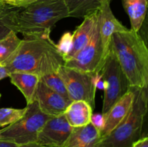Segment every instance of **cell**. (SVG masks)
<instances>
[{
	"label": "cell",
	"mask_w": 148,
	"mask_h": 147,
	"mask_svg": "<svg viewBox=\"0 0 148 147\" xmlns=\"http://www.w3.org/2000/svg\"><path fill=\"white\" fill-rule=\"evenodd\" d=\"M63 64V56L50 37H33L21 40L15 51L1 66H5L10 74L25 72L40 78L57 71Z\"/></svg>",
	"instance_id": "obj_1"
},
{
	"label": "cell",
	"mask_w": 148,
	"mask_h": 147,
	"mask_svg": "<svg viewBox=\"0 0 148 147\" xmlns=\"http://www.w3.org/2000/svg\"><path fill=\"white\" fill-rule=\"evenodd\" d=\"M110 48L116 56L130 86L147 88L148 50L139 33L131 29L114 33Z\"/></svg>",
	"instance_id": "obj_2"
},
{
	"label": "cell",
	"mask_w": 148,
	"mask_h": 147,
	"mask_svg": "<svg viewBox=\"0 0 148 147\" xmlns=\"http://www.w3.org/2000/svg\"><path fill=\"white\" fill-rule=\"evenodd\" d=\"M66 17L69 12L64 0L36 1L16 14L14 31L24 38H49L54 24Z\"/></svg>",
	"instance_id": "obj_3"
},
{
	"label": "cell",
	"mask_w": 148,
	"mask_h": 147,
	"mask_svg": "<svg viewBox=\"0 0 148 147\" xmlns=\"http://www.w3.org/2000/svg\"><path fill=\"white\" fill-rule=\"evenodd\" d=\"M134 92L132 106L127 116L95 147H132L142 138L143 124L147 112V88L131 86Z\"/></svg>",
	"instance_id": "obj_4"
},
{
	"label": "cell",
	"mask_w": 148,
	"mask_h": 147,
	"mask_svg": "<svg viewBox=\"0 0 148 147\" xmlns=\"http://www.w3.org/2000/svg\"><path fill=\"white\" fill-rule=\"evenodd\" d=\"M26 108L27 110L21 119L0 129V141L17 145L36 142L39 131L50 116L42 112L35 101Z\"/></svg>",
	"instance_id": "obj_5"
},
{
	"label": "cell",
	"mask_w": 148,
	"mask_h": 147,
	"mask_svg": "<svg viewBox=\"0 0 148 147\" xmlns=\"http://www.w3.org/2000/svg\"><path fill=\"white\" fill-rule=\"evenodd\" d=\"M98 76L103 83L102 114L104 115L131 87L116 56L111 48L101 66Z\"/></svg>",
	"instance_id": "obj_6"
},
{
	"label": "cell",
	"mask_w": 148,
	"mask_h": 147,
	"mask_svg": "<svg viewBox=\"0 0 148 147\" xmlns=\"http://www.w3.org/2000/svg\"><path fill=\"white\" fill-rule=\"evenodd\" d=\"M57 73L64 84L69 99L85 101L94 110L99 76L67 67L64 64L58 69Z\"/></svg>",
	"instance_id": "obj_7"
},
{
	"label": "cell",
	"mask_w": 148,
	"mask_h": 147,
	"mask_svg": "<svg viewBox=\"0 0 148 147\" xmlns=\"http://www.w3.org/2000/svg\"><path fill=\"white\" fill-rule=\"evenodd\" d=\"M103 63V47L98 22L87 44L74 57L65 61L64 66L98 76Z\"/></svg>",
	"instance_id": "obj_8"
},
{
	"label": "cell",
	"mask_w": 148,
	"mask_h": 147,
	"mask_svg": "<svg viewBox=\"0 0 148 147\" xmlns=\"http://www.w3.org/2000/svg\"><path fill=\"white\" fill-rule=\"evenodd\" d=\"M72 128L64 114L50 117L39 131L36 143L44 147H62Z\"/></svg>",
	"instance_id": "obj_9"
},
{
	"label": "cell",
	"mask_w": 148,
	"mask_h": 147,
	"mask_svg": "<svg viewBox=\"0 0 148 147\" xmlns=\"http://www.w3.org/2000/svg\"><path fill=\"white\" fill-rule=\"evenodd\" d=\"M33 100L36 102L42 112L50 117L63 115L72 102L51 89L40 80L38 84Z\"/></svg>",
	"instance_id": "obj_10"
},
{
	"label": "cell",
	"mask_w": 148,
	"mask_h": 147,
	"mask_svg": "<svg viewBox=\"0 0 148 147\" xmlns=\"http://www.w3.org/2000/svg\"><path fill=\"white\" fill-rule=\"evenodd\" d=\"M111 1L106 0L98 10V26L103 47V61L110 49L111 36L115 33H120L128 30L114 16L111 9Z\"/></svg>",
	"instance_id": "obj_11"
},
{
	"label": "cell",
	"mask_w": 148,
	"mask_h": 147,
	"mask_svg": "<svg viewBox=\"0 0 148 147\" xmlns=\"http://www.w3.org/2000/svg\"><path fill=\"white\" fill-rule=\"evenodd\" d=\"M134 92L130 89L120 98L108 112L104 114V125L101 131V138L106 136L111 132L127 116L132 106L134 101Z\"/></svg>",
	"instance_id": "obj_12"
},
{
	"label": "cell",
	"mask_w": 148,
	"mask_h": 147,
	"mask_svg": "<svg viewBox=\"0 0 148 147\" xmlns=\"http://www.w3.org/2000/svg\"><path fill=\"white\" fill-rule=\"evenodd\" d=\"M98 10L84 17L83 22L74 31L72 47L68 54L64 58V61L74 57L90 40L98 22Z\"/></svg>",
	"instance_id": "obj_13"
},
{
	"label": "cell",
	"mask_w": 148,
	"mask_h": 147,
	"mask_svg": "<svg viewBox=\"0 0 148 147\" xmlns=\"http://www.w3.org/2000/svg\"><path fill=\"white\" fill-rule=\"evenodd\" d=\"M101 138L100 131L90 122L84 126L72 127L62 147H95Z\"/></svg>",
	"instance_id": "obj_14"
},
{
	"label": "cell",
	"mask_w": 148,
	"mask_h": 147,
	"mask_svg": "<svg viewBox=\"0 0 148 147\" xmlns=\"http://www.w3.org/2000/svg\"><path fill=\"white\" fill-rule=\"evenodd\" d=\"M92 110L90 105L85 101H72L64 115L71 126L81 127L91 122Z\"/></svg>",
	"instance_id": "obj_15"
},
{
	"label": "cell",
	"mask_w": 148,
	"mask_h": 147,
	"mask_svg": "<svg viewBox=\"0 0 148 147\" xmlns=\"http://www.w3.org/2000/svg\"><path fill=\"white\" fill-rule=\"evenodd\" d=\"M12 84L17 86L25 98L27 105L34 102V95L40 77L33 74L12 72L10 74Z\"/></svg>",
	"instance_id": "obj_16"
},
{
	"label": "cell",
	"mask_w": 148,
	"mask_h": 147,
	"mask_svg": "<svg viewBox=\"0 0 148 147\" xmlns=\"http://www.w3.org/2000/svg\"><path fill=\"white\" fill-rule=\"evenodd\" d=\"M122 4L130 18L131 30L138 33L145 20L147 0H122Z\"/></svg>",
	"instance_id": "obj_17"
},
{
	"label": "cell",
	"mask_w": 148,
	"mask_h": 147,
	"mask_svg": "<svg viewBox=\"0 0 148 147\" xmlns=\"http://www.w3.org/2000/svg\"><path fill=\"white\" fill-rule=\"evenodd\" d=\"M105 1L106 0H64L69 17L77 18H84L88 14L98 11Z\"/></svg>",
	"instance_id": "obj_18"
},
{
	"label": "cell",
	"mask_w": 148,
	"mask_h": 147,
	"mask_svg": "<svg viewBox=\"0 0 148 147\" xmlns=\"http://www.w3.org/2000/svg\"><path fill=\"white\" fill-rule=\"evenodd\" d=\"M20 9L10 6L0 9V40L14 31V17Z\"/></svg>",
	"instance_id": "obj_19"
},
{
	"label": "cell",
	"mask_w": 148,
	"mask_h": 147,
	"mask_svg": "<svg viewBox=\"0 0 148 147\" xmlns=\"http://www.w3.org/2000/svg\"><path fill=\"white\" fill-rule=\"evenodd\" d=\"M17 34L14 31H11L0 40V65L4 64L20 45L21 39Z\"/></svg>",
	"instance_id": "obj_20"
},
{
	"label": "cell",
	"mask_w": 148,
	"mask_h": 147,
	"mask_svg": "<svg viewBox=\"0 0 148 147\" xmlns=\"http://www.w3.org/2000/svg\"><path fill=\"white\" fill-rule=\"evenodd\" d=\"M27 108L15 109L12 108H0V128L17 122L24 116Z\"/></svg>",
	"instance_id": "obj_21"
},
{
	"label": "cell",
	"mask_w": 148,
	"mask_h": 147,
	"mask_svg": "<svg viewBox=\"0 0 148 147\" xmlns=\"http://www.w3.org/2000/svg\"><path fill=\"white\" fill-rule=\"evenodd\" d=\"M40 80L55 92L69 99L64 84L58 74L57 71L44 75L40 78Z\"/></svg>",
	"instance_id": "obj_22"
},
{
	"label": "cell",
	"mask_w": 148,
	"mask_h": 147,
	"mask_svg": "<svg viewBox=\"0 0 148 147\" xmlns=\"http://www.w3.org/2000/svg\"><path fill=\"white\" fill-rule=\"evenodd\" d=\"M72 33L66 32L61 37L60 40L57 44H56V48L58 51L61 53L63 59L68 54L72 47Z\"/></svg>",
	"instance_id": "obj_23"
},
{
	"label": "cell",
	"mask_w": 148,
	"mask_h": 147,
	"mask_svg": "<svg viewBox=\"0 0 148 147\" xmlns=\"http://www.w3.org/2000/svg\"><path fill=\"white\" fill-rule=\"evenodd\" d=\"M2 4L16 8H26L37 0H0Z\"/></svg>",
	"instance_id": "obj_24"
},
{
	"label": "cell",
	"mask_w": 148,
	"mask_h": 147,
	"mask_svg": "<svg viewBox=\"0 0 148 147\" xmlns=\"http://www.w3.org/2000/svg\"><path fill=\"white\" fill-rule=\"evenodd\" d=\"M91 123L100 131H102L104 125V117L102 113L99 114H93L92 113L91 117Z\"/></svg>",
	"instance_id": "obj_25"
},
{
	"label": "cell",
	"mask_w": 148,
	"mask_h": 147,
	"mask_svg": "<svg viewBox=\"0 0 148 147\" xmlns=\"http://www.w3.org/2000/svg\"><path fill=\"white\" fill-rule=\"evenodd\" d=\"M133 147H148V138L147 136L142 137L140 140L134 143Z\"/></svg>",
	"instance_id": "obj_26"
},
{
	"label": "cell",
	"mask_w": 148,
	"mask_h": 147,
	"mask_svg": "<svg viewBox=\"0 0 148 147\" xmlns=\"http://www.w3.org/2000/svg\"><path fill=\"white\" fill-rule=\"evenodd\" d=\"M9 76H10V73L5 66L0 65V81L4 79V78L9 77Z\"/></svg>",
	"instance_id": "obj_27"
},
{
	"label": "cell",
	"mask_w": 148,
	"mask_h": 147,
	"mask_svg": "<svg viewBox=\"0 0 148 147\" xmlns=\"http://www.w3.org/2000/svg\"><path fill=\"white\" fill-rule=\"evenodd\" d=\"M18 145L14 143L5 141H0V147H17Z\"/></svg>",
	"instance_id": "obj_28"
},
{
	"label": "cell",
	"mask_w": 148,
	"mask_h": 147,
	"mask_svg": "<svg viewBox=\"0 0 148 147\" xmlns=\"http://www.w3.org/2000/svg\"><path fill=\"white\" fill-rule=\"evenodd\" d=\"M17 147H44L42 146L40 144H37L36 142L34 143H29V144H21V145H18Z\"/></svg>",
	"instance_id": "obj_29"
},
{
	"label": "cell",
	"mask_w": 148,
	"mask_h": 147,
	"mask_svg": "<svg viewBox=\"0 0 148 147\" xmlns=\"http://www.w3.org/2000/svg\"><path fill=\"white\" fill-rule=\"evenodd\" d=\"M6 6H8V5H5V4H2V3H1V1H0V9L3 8V7H5Z\"/></svg>",
	"instance_id": "obj_30"
},
{
	"label": "cell",
	"mask_w": 148,
	"mask_h": 147,
	"mask_svg": "<svg viewBox=\"0 0 148 147\" xmlns=\"http://www.w3.org/2000/svg\"><path fill=\"white\" fill-rule=\"evenodd\" d=\"M48 1V0H37V1Z\"/></svg>",
	"instance_id": "obj_31"
},
{
	"label": "cell",
	"mask_w": 148,
	"mask_h": 147,
	"mask_svg": "<svg viewBox=\"0 0 148 147\" xmlns=\"http://www.w3.org/2000/svg\"><path fill=\"white\" fill-rule=\"evenodd\" d=\"M1 94H0V98H1Z\"/></svg>",
	"instance_id": "obj_32"
},
{
	"label": "cell",
	"mask_w": 148,
	"mask_h": 147,
	"mask_svg": "<svg viewBox=\"0 0 148 147\" xmlns=\"http://www.w3.org/2000/svg\"><path fill=\"white\" fill-rule=\"evenodd\" d=\"M132 147H133V146H132Z\"/></svg>",
	"instance_id": "obj_33"
}]
</instances>
